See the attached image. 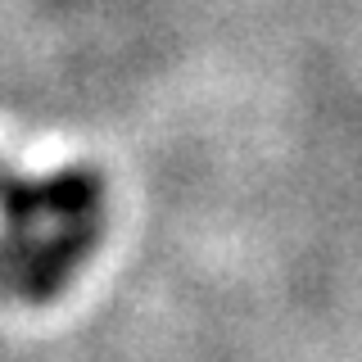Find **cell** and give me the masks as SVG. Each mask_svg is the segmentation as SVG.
Here are the masks:
<instances>
[{
  "label": "cell",
  "instance_id": "6da1fadb",
  "mask_svg": "<svg viewBox=\"0 0 362 362\" xmlns=\"http://www.w3.org/2000/svg\"><path fill=\"white\" fill-rule=\"evenodd\" d=\"M100 240H105V213L54 222L45 235L32 240L28 263H23L9 299H18V303H54L68 286H73L77 272L95 258Z\"/></svg>",
  "mask_w": 362,
  "mask_h": 362
}]
</instances>
